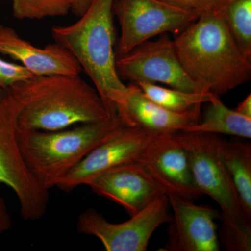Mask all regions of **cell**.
<instances>
[{
	"instance_id": "6da1fadb",
	"label": "cell",
	"mask_w": 251,
	"mask_h": 251,
	"mask_svg": "<svg viewBox=\"0 0 251 251\" xmlns=\"http://www.w3.org/2000/svg\"><path fill=\"white\" fill-rule=\"evenodd\" d=\"M173 43L190 77L218 97L250 80L251 61L238 47L218 9L200 14Z\"/></svg>"
},
{
	"instance_id": "7a4b0ae2",
	"label": "cell",
	"mask_w": 251,
	"mask_h": 251,
	"mask_svg": "<svg viewBox=\"0 0 251 251\" xmlns=\"http://www.w3.org/2000/svg\"><path fill=\"white\" fill-rule=\"evenodd\" d=\"M8 89L23 102L21 129L53 131L114 117L95 87L80 75H35Z\"/></svg>"
},
{
	"instance_id": "3957f363",
	"label": "cell",
	"mask_w": 251,
	"mask_h": 251,
	"mask_svg": "<svg viewBox=\"0 0 251 251\" xmlns=\"http://www.w3.org/2000/svg\"><path fill=\"white\" fill-rule=\"evenodd\" d=\"M114 0H94L80 19L52 28L54 41L67 49L93 82L112 117L126 86L116 69L114 52Z\"/></svg>"
},
{
	"instance_id": "277c9868",
	"label": "cell",
	"mask_w": 251,
	"mask_h": 251,
	"mask_svg": "<svg viewBox=\"0 0 251 251\" xmlns=\"http://www.w3.org/2000/svg\"><path fill=\"white\" fill-rule=\"evenodd\" d=\"M186 150L193 176L203 195L221 209L220 245L226 250L251 251V221L244 214L225 161L226 141L216 134L177 132Z\"/></svg>"
},
{
	"instance_id": "5b68a950",
	"label": "cell",
	"mask_w": 251,
	"mask_h": 251,
	"mask_svg": "<svg viewBox=\"0 0 251 251\" xmlns=\"http://www.w3.org/2000/svg\"><path fill=\"white\" fill-rule=\"evenodd\" d=\"M122 123L117 117L82 124L72 129L45 131L19 128L18 145L28 171L49 191L92 150L108 140Z\"/></svg>"
},
{
	"instance_id": "8992f818",
	"label": "cell",
	"mask_w": 251,
	"mask_h": 251,
	"mask_svg": "<svg viewBox=\"0 0 251 251\" xmlns=\"http://www.w3.org/2000/svg\"><path fill=\"white\" fill-rule=\"evenodd\" d=\"M23 102L8 89L0 97V184L14 191L25 221H39L49 204V191L28 171L18 142V118Z\"/></svg>"
},
{
	"instance_id": "52a82bcc",
	"label": "cell",
	"mask_w": 251,
	"mask_h": 251,
	"mask_svg": "<svg viewBox=\"0 0 251 251\" xmlns=\"http://www.w3.org/2000/svg\"><path fill=\"white\" fill-rule=\"evenodd\" d=\"M112 10L121 27L119 57L155 36L179 34L199 16L161 0H114Z\"/></svg>"
},
{
	"instance_id": "ba28073f",
	"label": "cell",
	"mask_w": 251,
	"mask_h": 251,
	"mask_svg": "<svg viewBox=\"0 0 251 251\" xmlns=\"http://www.w3.org/2000/svg\"><path fill=\"white\" fill-rule=\"evenodd\" d=\"M116 69L120 78L135 85L158 82L184 92H208L184 70L168 34L160 35L156 41H146L119 57Z\"/></svg>"
},
{
	"instance_id": "9c48e42d",
	"label": "cell",
	"mask_w": 251,
	"mask_h": 251,
	"mask_svg": "<svg viewBox=\"0 0 251 251\" xmlns=\"http://www.w3.org/2000/svg\"><path fill=\"white\" fill-rule=\"evenodd\" d=\"M167 194L120 224H112L97 209L91 208L78 216L77 229L97 237L107 251H146L155 231L171 219Z\"/></svg>"
},
{
	"instance_id": "30bf717a",
	"label": "cell",
	"mask_w": 251,
	"mask_h": 251,
	"mask_svg": "<svg viewBox=\"0 0 251 251\" xmlns=\"http://www.w3.org/2000/svg\"><path fill=\"white\" fill-rule=\"evenodd\" d=\"M160 135L122 123L108 140L63 176L56 187L69 193L81 185H88L104 172L137 162Z\"/></svg>"
},
{
	"instance_id": "8fae6325",
	"label": "cell",
	"mask_w": 251,
	"mask_h": 251,
	"mask_svg": "<svg viewBox=\"0 0 251 251\" xmlns=\"http://www.w3.org/2000/svg\"><path fill=\"white\" fill-rule=\"evenodd\" d=\"M137 162L166 193L193 202L203 196L195 181L189 157L176 133L158 136Z\"/></svg>"
},
{
	"instance_id": "7c38bea8",
	"label": "cell",
	"mask_w": 251,
	"mask_h": 251,
	"mask_svg": "<svg viewBox=\"0 0 251 251\" xmlns=\"http://www.w3.org/2000/svg\"><path fill=\"white\" fill-rule=\"evenodd\" d=\"M173 209L163 251H219L216 220L221 212L207 205H197L172 193H167Z\"/></svg>"
},
{
	"instance_id": "4fadbf2b",
	"label": "cell",
	"mask_w": 251,
	"mask_h": 251,
	"mask_svg": "<svg viewBox=\"0 0 251 251\" xmlns=\"http://www.w3.org/2000/svg\"><path fill=\"white\" fill-rule=\"evenodd\" d=\"M87 186L94 193L120 204L130 216L167 194L138 162L104 172Z\"/></svg>"
},
{
	"instance_id": "5bb4252c",
	"label": "cell",
	"mask_w": 251,
	"mask_h": 251,
	"mask_svg": "<svg viewBox=\"0 0 251 251\" xmlns=\"http://www.w3.org/2000/svg\"><path fill=\"white\" fill-rule=\"evenodd\" d=\"M116 110L124 125L160 135L184 131L201 120V108L185 113L170 111L149 99L133 83L126 86Z\"/></svg>"
},
{
	"instance_id": "9a60e30c",
	"label": "cell",
	"mask_w": 251,
	"mask_h": 251,
	"mask_svg": "<svg viewBox=\"0 0 251 251\" xmlns=\"http://www.w3.org/2000/svg\"><path fill=\"white\" fill-rule=\"evenodd\" d=\"M0 54L21 63L36 76L78 75L80 63L67 49L57 43L37 47L18 35L13 28L0 25Z\"/></svg>"
},
{
	"instance_id": "2e32d148",
	"label": "cell",
	"mask_w": 251,
	"mask_h": 251,
	"mask_svg": "<svg viewBox=\"0 0 251 251\" xmlns=\"http://www.w3.org/2000/svg\"><path fill=\"white\" fill-rule=\"evenodd\" d=\"M209 104L202 120L181 132L224 134L251 139V118L227 108L218 96L214 95Z\"/></svg>"
},
{
	"instance_id": "e0dca14e",
	"label": "cell",
	"mask_w": 251,
	"mask_h": 251,
	"mask_svg": "<svg viewBox=\"0 0 251 251\" xmlns=\"http://www.w3.org/2000/svg\"><path fill=\"white\" fill-rule=\"evenodd\" d=\"M224 156L243 210L251 221V144L237 140L226 141Z\"/></svg>"
},
{
	"instance_id": "ac0fdd59",
	"label": "cell",
	"mask_w": 251,
	"mask_h": 251,
	"mask_svg": "<svg viewBox=\"0 0 251 251\" xmlns=\"http://www.w3.org/2000/svg\"><path fill=\"white\" fill-rule=\"evenodd\" d=\"M137 85L152 101L176 113H185L201 108L202 104L209 103L215 95L210 92H184L148 82H140Z\"/></svg>"
},
{
	"instance_id": "d6986e66",
	"label": "cell",
	"mask_w": 251,
	"mask_h": 251,
	"mask_svg": "<svg viewBox=\"0 0 251 251\" xmlns=\"http://www.w3.org/2000/svg\"><path fill=\"white\" fill-rule=\"evenodd\" d=\"M217 9L238 47L251 61V0H221Z\"/></svg>"
},
{
	"instance_id": "ffe728a7",
	"label": "cell",
	"mask_w": 251,
	"mask_h": 251,
	"mask_svg": "<svg viewBox=\"0 0 251 251\" xmlns=\"http://www.w3.org/2000/svg\"><path fill=\"white\" fill-rule=\"evenodd\" d=\"M71 9V0H12L13 14L19 20L65 16Z\"/></svg>"
},
{
	"instance_id": "44dd1931",
	"label": "cell",
	"mask_w": 251,
	"mask_h": 251,
	"mask_svg": "<svg viewBox=\"0 0 251 251\" xmlns=\"http://www.w3.org/2000/svg\"><path fill=\"white\" fill-rule=\"evenodd\" d=\"M175 7L198 15L213 11L219 7L221 0H161Z\"/></svg>"
},
{
	"instance_id": "7402d4cb",
	"label": "cell",
	"mask_w": 251,
	"mask_h": 251,
	"mask_svg": "<svg viewBox=\"0 0 251 251\" xmlns=\"http://www.w3.org/2000/svg\"><path fill=\"white\" fill-rule=\"evenodd\" d=\"M12 224V219L4 200L0 197V235L7 232L11 228Z\"/></svg>"
},
{
	"instance_id": "603a6c76",
	"label": "cell",
	"mask_w": 251,
	"mask_h": 251,
	"mask_svg": "<svg viewBox=\"0 0 251 251\" xmlns=\"http://www.w3.org/2000/svg\"><path fill=\"white\" fill-rule=\"evenodd\" d=\"M72 1V9L71 11L75 16L80 17L85 14V11L90 7L94 0H71Z\"/></svg>"
},
{
	"instance_id": "cb8c5ba5",
	"label": "cell",
	"mask_w": 251,
	"mask_h": 251,
	"mask_svg": "<svg viewBox=\"0 0 251 251\" xmlns=\"http://www.w3.org/2000/svg\"><path fill=\"white\" fill-rule=\"evenodd\" d=\"M236 112L243 116L251 118V95L249 94L247 98L238 105L237 108L234 109Z\"/></svg>"
},
{
	"instance_id": "d4e9b609",
	"label": "cell",
	"mask_w": 251,
	"mask_h": 251,
	"mask_svg": "<svg viewBox=\"0 0 251 251\" xmlns=\"http://www.w3.org/2000/svg\"><path fill=\"white\" fill-rule=\"evenodd\" d=\"M5 92H6V90H4V89L1 88V87H0V97L5 93Z\"/></svg>"
}]
</instances>
